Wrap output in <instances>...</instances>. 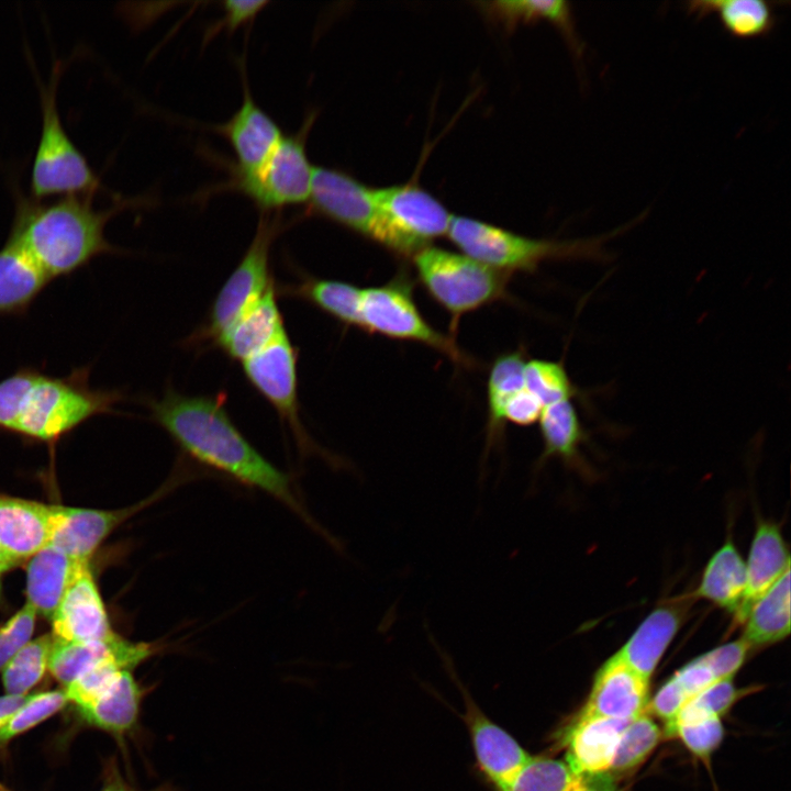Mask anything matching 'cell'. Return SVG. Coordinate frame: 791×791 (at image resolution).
Here are the masks:
<instances>
[{"label":"cell","instance_id":"obj_51","mask_svg":"<svg viewBox=\"0 0 791 791\" xmlns=\"http://www.w3.org/2000/svg\"><path fill=\"white\" fill-rule=\"evenodd\" d=\"M20 561L14 559L12 556H10L1 546H0V576L1 573L11 570L16 565H19Z\"/></svg>","mask_w":791,"mask_h":791},{"label":"cell","instance_id":"obj_28","mask_svg":"<svg viewBox=\"0 0 791 791\" xmlns=\"http://www.w3.org/2000/svg\"><path fill=\"white\" fill-rule=\"evenodd\" d=\"M143 695L132 670H122L93 703L79 712L88 723L122 737L135 727Z\"/></svg>","mask_w":791,"mask_h":791},{"label":"cell","instance_id":"obj_2","mask_svg":"<svg viewBox=\"0 0 791 791\" xmlns=\"http://www.w3.org/2000/svg\"><path fill=\"white\" fill-rule=\"evenodd\" d=\"M88 367L53 377L24 367L0 380V431L53 443L89 419L113 413L118 390L94 389Z\"/></svg>","mask_w":791,"mask_h":791},{"label":"cell","instance_id":"obj_31","mask_svg":"<svg viewBox=\"0 0 791 791\" xmlns=\"http://www.w3.org/2000/svg\"><path fill=\"white\" fill-rule=\"evenodd\" d=\"M538 422L544 442L538 466L550 457L578 465L579 448L586 434L572 402L567 400L545 406Z\"/></svg>","mask_w":791,"mask_h":791},{"label":"cell","instance_id":"obj_27","mask_svg":"<svg viewBox=\"0 0 791 791\" xmlns=\"http://www.w3.org/2000/svg\"><path fill=\"white\" fill-rule=\"evenodd\" d=\"M742 639L753 648L783 640L790 634V569L748 610Z\"/></svg>","mask_w":791,"mask_h":791},{"label":"cell","instance_id":"obj_46","mask_svg":"<svg viewBox=\"0 0 791 791\" xmlns=\"http://www.w3.org/2000/svg\"><path fill=\"white\" fill-rule=\"evenodd\" d=\"M683 690L693 698L702 690L717 681L702 655L692 659L672 676Z\"/></svg>","mask_w":791,"mask_h":791},{"label":"cell","instance_id":"obj_21","mask_svg":"<svg viewBox=\"0 0 791 791\" xmlns=\"http://www.w3.org/2000/svg\"><path fill=\"white\" fill-rule=\"evenodd\" d=\"M52 504L0 494V546L22 562L48 545Z\"/></svg>","mask_w":791,"mask_h":791},{"label":"cell","instance_id":"obj_44","mask_svg":"<svg viewBox=\"0 0 791 791\" xmlns=\"http://www.w3.org/2000/svg\"><path fill=\"white\" fill-rule=\"evenodd\" d=\"M690 699L689 694L671 676L649 700L646 712L661 718L666 725L673 721Z\"/></svg>","mask_w":791,"mask_h":791},{"label":"cell","instance_id":"obj_15","mask_svg":"<svg viewBox=\"0 0 791 791\" xmlns=\"http://www.w3.org/2000/svg\"><path fill=\"white\" fill-rule=\"evenodd\" d=\"M51 622L52 635L64 642L100 640L115 634L89 564L79 569Z\"/></svg>","mask_w":791,"mask_h":791},{"label":"cell","instance_id":"obj_18","mask_svg":"<svg viewBox=\"0 0 791 791\" xmlns=\"http://www.w3.org/2000/svg\"><path fill=\"white\" fill-rule=\"evenodd\" d=\"M216 130L234 152V175H249L259 169L283 136L277 122L253 99L245 82L241 107Z\"/></svg>","mask_w":791,"mask_h":791},{"label":"cell","instance_id":"obj_6","mask_svg":"<svg viewBox=\"0 0 791 791\" xmlns=\"http://www.w3.org/2000/svg\"><path fill=\"white\" fill-rule=\"evenodd\" d=\"M58 73L55 67L49 85L41 93L42 129L30 183L35 199L93 194L100 188L96 174L62 123L56 102Z\"/></svg>","mask_w":791,"mask_h":791},{"label":"cell","instance_id":"obj_53","mask_svg":"<svg viewBox=\"0 0 791 791\" xmlns=\"http://www.w3.org/2000/svg\"><path fill=\"white\" fill-rule=\"evenodd\" d=\"M0 791H5V790H1V789H0Z\"/></svg>","mask_w":791,"mask_h":791},{"label":"cell","instance_id":"obj_3","mask_svg":"<svg viewBox=\"0 0 791 791\" xmlns=\"http://www.w3.org/2000/svg\"><path fill=\"white\" fill-rule=\"evenodd\" d=\"M114 209L98 210L92 194L54 202H21L9 238L52 280L71 275L93 258L115 253L104 234Z\"/></svg>","mask_w":791,"mask_h":791},{"label":"cell","instance_id":"obj_52","mask_svg":"<svg viewBox=\"0 0 791 791\" xmlns=\"http://www.w3.org/2000/svg\"><path fill=\"white\" fill-rule=\"evenodd\" d=\"M1 599H2V583H1V578H0V601H1Z\"/></svg>","mask_w":791,"mask_h":791},{"label":"cell","instance_id":"obj_38","mask_svg":"<svg viewBox=\"0 0 791 791\" xmlns=\"http://www.w3.org/2000/svg\"><path fill=\"white\" fill-rule=\"evenodd\" d=\"M524 387L544 408L570 400L576 393V388L562 364L544 359H531L525 363Z\"/></svg>","mask_w":791,"mask_h":791},{"label":"cell","instance_id":"obj_42","mask_svg":"<svg viewBox=\"0 0 791 791\" xmlns=\"http://www.w3.org/2000/svg\"><path fill=\"white\" fill-rule=\"evenodd\" d=\"M36 617L33 609L25 603L0 627V670L31 640Z\"/></svg>","mask_w":791,"mask_h":791},{"label":"cell","instance_id":"obj_12","mask_svg":"<svg viewBox=\"0 0 791 791\" xmlns=\"http://www.w3.org/2000/svg\"><path fill=\"white\" fill-rule=\"evenodd\" d=\"M177 481H168L141 502L119 510H96L52 504L48 545L73 559L89 562L101 543L124 521L170 491Z\"/></svg>","mask_w":791,"mask_h":791},{"label":"cell","instance_id":"obj_13","mask_svg":"<svg viewBox=\"0 0 791 791\" xmlns=\"http://www.w3.org/2000/svg\"><path fill=\"white\" fill-rule=\"evenodd\" d=\"M309 202L313 212L372 239L377 222L372 188L350 175L314 166Z\"/></svg>","mask_w":791,"mask_h":791},{"label":"cell","instance_id":"obj_9","mask_svg":"<svg viewBox=\"0 0 791 791\" xmlns=\"http://www.w3.org/2000/svg\"><path fill=\"white\" fill-rule=\"evenodd\" d=\"M360 327L387 337L421 343L456 361L467 363L455 342L423 317L414 302L411 286L403 277L363 289Z\"/></svg>","mask_w":791,"mask_h":791},{"label":"cell","instance_id":"obj_20","mask_svg":"<svg viewBox=\"0 0 791 791\" xmlns=\"http://www.w3.org/2000/svg\"><path fill=\"white\" fill-rule=\"evenodd\" d=\"M630 722L577 715L558 738L566 749L565 762L578 777L608 772Z\"/></svg>","mask_w":791,"mask_h":791},{"label":"cell","instance_id":"obj_32","mask_svg":"<svg viewBox=\"0 0 791 791\" xmlns=\"http://www.w3.org/2000/svg\"><path fill=\"white\" fill-rule=\"evenodd\" d=\"M525 359L521 352L506 353L492 364L488 376V446L500 437L504 425L502 410L506 400L524 389Z\"/></svg>","mask_w":791,"mask_h":791},{"label":"cell","instance_id":"obj_17","mask_svg":"<svg viewBox=\"0 0 791 791\" xmlns=\"http://www.w3.org/2000/svg\"><path fill=\"white\" fill-rule=\"evenodd\" d=\"M159 651L148 643L127 640L118 634L100 640L64 642L54 637L47 669L65 687L108 659L121 661L132 670Z\"/></svg>","mask_w":791,"mask_h":791},{"label":"cell","instance_id":"obj_33","mask_svg":"<svg viewBox=\"0 0 791 791\" xmlns=\"http://www.w3.org/2000/svg\"><path fill=\"white\" fill-rule=\"evenodd\" d=\"M361 288L349 282L309 279L292 290L337 321L360 327Z\"/></svg>","mask_w":791,"mask_h":791},{"label":"cell","instance_id":"obj_16","mask_svg":"<svg viewBox=\"0 0 791 791\" xmlns=\"http://www.w3.org/2000/svg\"><path fill=\"white\" fill-rule=\"evenodd\" d=\"M649 681L615 654L598 669L588 700L578 715L632 721L646 712Z\"/></svg>","mask_w":791,"mask_h":791},{"label":"cell","instance_id":"obj_4","mask_svg":"<svg viewBox=\"0 0 791 791\" xmlns=\"http://www.w3.org/2000/svg\"><path fill=\"white\" fill-rule=\"evenodd\" d=\"M463 254L499 271L534 270L546 259L604 257L605 236L553 241L531 238L468 216H452L447 232Z\"/></svg>","mask_w":791,"mask_h":791},{"label":"cell","instance_id":"obj_25","mask_svg":"<svg viewBox=\"0 0 791 791\" xmlns=\"http://www.w3.org/2000/svg\"><path fill=\"white\" fill-rule=\"evenodd\" d=\"M51 279L11 238L0 249V316L26 312Z\"/></svg>","mask_w":791,"mask_h":791},{"label":"cell","instance_id":"obj_11","mask_svg":"<svg viewBox=\"0 0 791 791\" xmlns=\"http://www.w3.org/2000/svg\"><path fill=\"white\" fill-rule=\"evenodd\" d=\"M242 364L249 383L289 425L299 445L309 448L310 439L300 420L297 352L287 332Z\"/></svg>","mask_w":791,"mask_h":791},{"label":"cell","instance_id":"obj_39","mask_svg":"<svg viewBox=\"0 0 791 791\" xmlns=\"http://www.w3.org/2000/svg\"><path fill=\"white\" fill-rule=\"evenodd\" d=\"M67 702L65 691L30 695L27 701L0 727V745L55 714Z\"/></svg>","mask_w":791,"mask_h":791},{"label":"cell","instance_id":"obj_1","mask_svg":"<svg viewBox=\"0 0 791 791\" xmlns=\"http://www.w3.org/2000/svg\"><path fill=\"white\" fill-rule=\"evenodd\" d=\"M153 419L196 463L260 490L315 526L287 474L263 456L235 426L222 397L186 396L169 389L149 402Z\"/></svg>","mask_w":791,"mask_h":791},{"label":"cell","instance_id":"obj_30","mask_svg":"<svg viewBox=\"0 0 791 791\" xmlns=\"http://www.w3.org/2000/svg\"><path fill=\"white\" fill-rule=\"evenodd\" d=\"M684 9L697 19L715 14L726 32L738 38L765 36L776 22L773 3L762 0H699Z\"/></svg>","mask_w":791,"mask_h":791},{"label":"cell","instance_id":"obj_29","mask_svg":"<svg viewBox=\"0 0 791 791\" xmlns=\"http://www.w3.org/2000/svg\"><path fill=\"white\" fill-rule=\"evenodd\" d=\"M486 13L512 29L520 23L547 21L556 26L570 45L573 54L581 57L583 44L576 31L572 9L562 0H501L482 3Z\"/></svg>","mask_w":791,"mask_h":791},{"label":"cell","instance_id":"obj_40","mask_svg":"<svg viewBox=\"0 0 791 791\" xmlns=\"http://www.w3.org/2000/svg\"><path fill=\"white\" fill-rule=\"evenodd\" d=\"M122 670L127 669L116 659H108L89 669L65 689L67 700L79 709L93 703L115 680Z\"/></svg>","mask_w":791,"mask_h":791},{"label":"cell","instance_id":"obj_35","mask_svg":"<svg viewBox=\"0 0 791 791\" xmlns=\"http://www.w3.org/2000/svg\"><path fill=\"white\" fill-rule=\"evenodd\" d=\"M660 737L659 726L647 712L632 720L621 735L608 773L613 778L642 765L656 748Z\"/></svg>","mask_w":791,"mask_h":791},{"label":"cell","instance_id":"obj_37","mask_svg":"<svg viewBox=\"0 0 791 791\" xmlns=\"http://www.w3.org/2000/svg\"><path fill=\"white\" fill-rule=\"evenodd\" d=\"M665 734L678 737L693 755L704 759L722 743L724 727L717 716L678 714L666 724Z\"/></svg>","mask_w":791,"mask_h":791},{"label":"cell","instance_id":"obj_14","mask_svg":"<svg viewBox=\"0 0 791 791\" xmlns=\"http://www.w3.org/2000/svg\"><path fill=\"white\" fill-rule=\"evenodd\" d=\"M459 688L465 705L463 718L469 732L477 767L494 790L501 791L531 755L510 733L481 711L461 684Z\"/></svg>","mask_w":791,"mask_h":791},{"label":"cell","instance_id":"obj_49","mask_svg":"<svg viewBox=\"0 0 791 791\" xmlns=\"http://www.w3.org/2000/svg\"><path fill=\"white\" fill-rule=\"evenodd\" d=\"M612 780L608 772L582 776L571 791H614Z\"/></svg>","mask_w":791,"mask_h":791},{"label":"cell","instance_id":"obj_48","mask_svg":"<svg viewBox=\"0 0 791 791\" xmlns=\"http://www.w3.org/2000/svg\"><path fill=\"white\" fill-rule=\"evenodd\" d=\"M101 791H143L134 788L132 784L126 782L121 773L119 772L118 768L114 765H111L110 770L108 771L107 780L101 789ZM147 791H177L176 788L170 783L166 782L163 783L152 790Z\"/></svg>","mask_w":791,"mask_h":791},{"label":"cell","instance_id":"obj_41","mask_svg":"<svg viewBox=\"0 0 791 791\" xmlns=\"http://www.w3.org/2000/svg\"><path fill=\"white\" fill-rule=\"evenodd\" d=\"M738 694L733 678L717 680L691 698L680 712L722 717L738 699Z\"/></svg>","mask_w":791,"mask_h":791},{"label":"cell","instance_id":"obj_19","mask_svg":"<svg viewBox=\"0 0 791 791\" xmlns=\"http://www.w3.org/2000/svg\"><path fill=\"white\" fill-rule=\"evenodd\" d=\"M692 594L667 600L656 606L615 654L649 681L660 659L686 620Z\"/></svg>","mask_w":791,"mask_h":791},{"label":"cell","instance_id":"obj_24","mask_svg":"<svg viewBox=\"0 0 791 791\" xmlns=\"http://www.w3.org/2000/svg\"><path fill=\"white\" fill-rule=\"evenodd\" d=\"M89 562L73 559L47 545L27 559L26 602L36 615L51 621L79 569Z\"/></svg>","mask_w":791,"mask_h":791},{"label":"cell","instance_id":"obj_34","mask_svg":"<svg viewBox=\"0 0 791 791\" xmlns=\"http://www.w3.org/2000/svg\"><path fill=\"white\" fill-rule=\"evenodd\" d=\"M54 644L51 634L41 635L24 645L4 666L2 683L7 694H27L44 676Z\"/></svg>","mask_w":791,"mask_h":791},{"label":"cell","instance_id":"obj_22","mask_svg":"<svg viewBox=\"0 0 791 791\" xmlns=\"http://www.w3.org/2000/svg\"><path fill=\"white\" fill-rule=\"evenodd\" d=\"M745 566L746 588L734 615L738 624L743 623L754 602L790 569L789 549L776 523L758 521Z\"/></svg>","mask_w":791,"mask_h":791},{"label":"cell","instance_id":"obj_8","mask_svg":"<svg viewBox=\"0 0 791 791\" xmlns=\"http://www.w3.org/2000/svg\"><path fill=\"white\" fill-rule=\"evenodd\" d=\"M315 114L307 115L299 131L283 135L269 158L255 172L234 175L231 186L264 212L309 202L314 166L307 140Z\"/></svg>","mask_w":791,"mask_h":791},{"label":"cell","instance_id":"obj_5","mask_svg":"<svg viewBox=\"0 0 791 791\" xmlns=\"http://www.w3.org/2000/svg\"><path fill=\"white\" fill-rule=\"evenodd\" d=\"M430 296L455 319L503 297L510 274L447 249L427 246L413 257Z\"/></svg>","mask_w":791,"mask_h":791},{"label":"cell","instance_id":"obj_45","mask_svg":"<svg viewBox=\"0 0 791 791\" xmlns=\"http://www.w3.org/2000/svg\"><path fill=\"white\" fill-rule=\"evenodd\" d=\"M543 409L542 403L524 388L506 400L502 410V420L503 423L531 425L539 420Z\"/></svg>","mask_w":791,"mask_h":791},{"label":"cell","instance_id":"obj_47","mask_svg":"<svg viewBox=\"0 0 791 791\" xmlns=\"http://www.w3.org/2000/svg\"><path fill=\"white\" fill-rule=\"evenodd\" d=\"M263 0H229L222 3L223 20L221 24L227 31H234L241 25L255 19L268 4Z\"/></svg>","mask_w":791,"mask_h":791},{"label":"cell","instance_id":"obj_36","mask_svg":"<svg viewBox=\"0 0 791 791\" xmlns=\"http://www.w3.org/2000/svg\"><path fill=\"white\" fill-rule=\"evenodd\" d=\"M578 779L565 760L531 756L501 791H571Z\"/></svg>","mask_w":791,"mask_h":791},{"label":"cell","instance_id":"obj_26","mask_svg":"<svg viewBox=\"0 0 791 791\" xmlns=\"http://www.w3.org/2000/svg\"><path fill=\"white\" fill-rule=\"evenodd\" d=\"M745 588V561L732 537H727L705 565L692 597L708 600L735 615L742 604Z\"/></svg>","mask_w":791,"mask_h":791},{"label":"cell","instance_id":"obj_43","mask_svg":"<svg viewBox=\"0 0 791 791\" xmlns=\"http://www.w3.org/2000/svg\"><path fill=\"white\" fill-rule=\"evenodd\" d=\"M749 646L742 639L725 643L703 654L702 657L717 680L733 678L743 666Z\"/></svg>","mask_w":791,"mask_h":791},{"label":"cell","instance_id":"obj_7","mask_svg":"<svg viewBox=\"0 0 791 791\" xmlns=\"http://www.w3.org/2000/svg\"><path fill=\"white\" fill-rule=\"evenodd\" d=\"M377 222L372 239L402 256H414L434 238L447 234L452 216L431 193L416 185L372 188Z\"/></svg>","mask_w":791,"mask_h":791},{"label":"cell","instance_id":"obj_23","mask_svg":"<svg viewBox=\"0 0 791 791\" xmlns=\"http://www.w3.org/2000/svg\"><path fill=\"white\" fill-rule=\"evenodd\" d=\"M286 331L274 285L214 341L232 359L244 361Z\"/></svg>","mask_w":791,"mask_h":791},{"label":"cell","instance_id":"obj_50","mask_svg":"<svg viewBox=\"0 0 791 791\" xmlns=\"http://www.w3.org/2000/svg\"><path fill=\"white\" fill-rule=\"evenodd\" d=\"M29 694H5L0 697V727L27 701Z\"/></svg>","mask_w":791,"mask_h":791},{"label":"cell","instance_id":"obj_10","mask_svg":"<svg viewBox=\"0 0 791 791\" xmlns=\"http://www.w3.org/2000/svg\"><path fill=\"white\" fill-rule=\"evenodd\" d=\"M281 229L278 214L261 213L254 238L212 304L202 337L216 339L270 286L269 254Z\"/></svg>","mask_w":791,"mask_h":791}]
</instances>
